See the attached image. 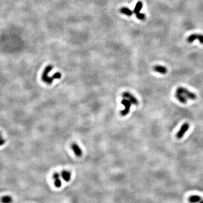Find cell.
I'll return each instance as SVG.
<instances>
[{"label":"cell","instance_id":"obj_1","mask_svg":"<svg viewBox=\"0 0 203 203\" xmlns=\"http://www.w3.org/2000/svg\"><path fill=\"white\" fill-rule=\"evenodd\" d=\"M174 96L177 100L182 104H186L189 100H195L197 98L195 93L183 87H178L175 90Z\"/></svg>","mask_w":203,"mask_h":203},{"label":"cell","instance_id":"obj_2","mask_svg":"<svg viewBox=\"0 0 203 203\" xmlns=\"http://www.w3.org/2000/svg\"><path fill=\"white\" fill-rule=\"evenodd\" d=\"M52 68H53L52 66L51 65L47 66L45 68L42 74V80L43 82H45V83L48 84V85H51L52 84V81H53V79H52V77H49L48 76L49 72L52 70Z\"/></svg>","mask_w":203,"mask_h":203},{"label":"cell","instance_id":"obj_3","mask_svg":"<svg viewBox=\"0 0 203 203\" xmlns=\"http://www.w3.org/2000/svg\"><path fill=\"white\" fill-rule=\"evenodd\" d=\"M189 128V123H185L182 125L180 126L179 130L176 134L175 137L178 139H182L184 136V135L186 133Z\"/></svg>","mask_w":203,"mask_h":203},{"label":"cell","instance_id":"obj_4","mask_svg":"<svg viewBox=\"0 0 203 203\" xmlns=\"http://www.w3.org/2000/svg\"><path fill=\"white\" fill-rule=\"evenodd\" d=\"M121 103L124 106L125 109L124 110L121 111L120 114H121V115L123 116H125L127 115L129 113L131 106H132V104L130 101H129L128 99H125V98L123 99V100H121Z\"/></svg>","mask_w":203,"mask_h":203},{"label":"cell","instance_id":"obj_5","mask_svg":"<svg viewBox=\"0 0 203 203\" xmlns=\"http://www.w3.org/2000/svg\"><path fill=\"white\" fill-rule=\"evenodd\" d=\"M122 95L124 97V98L128 99L129 101L132 103V104L136 105V106H137L138 104V101L137 99L134 96H133L132 94H130V93L128 92H125L123 93Z\"/></svg>","mask_w":203,"mask_h":203},{"label":"cell","instance_id":"obj_6","mask_svg":"<svg viewBox=\"0 0 203 203\" xmlns=\"http://www.w3.org/2000/svg\"><path fill=\"white\" fill-rule=\"evenodd\" d=\"M71 148L72 150H73V151L74 152L75 155L76 156H77V157H80V156H82V150L80 148V147L79 146V145H78L77 144L75 143H72L71 145Z\"/></svg>","mask_w":203,"mask_h":203},{"label":"cell","instance_id":"obj_7","mask_svg":"<svg viewBox=\"0 0 203 203\" xmlns=\"http://www.w3.org/2000/svg\"><path fill=\"white\" fill-rule=\"evenodd\" d=\"M52 178L54 180V184L57 188L61 187V181L60 179V175L58 173H55L52 175Z\"/></svg>","mask_w":203,"mask_h":203},{"label":"cell","instance_id":"obj_8","mask_svg":"<svg viewBox=\"0 0 203 203\" xmlns=\"http://www.w3.org/2000/svg\"><path fill=\"white\" fill-rule=\"evenodd\" d=\"M153 70L155 72H157V73H159L162 75L166 74L167 71H168V70H167L166 67H164V66L160 65H157L153 67Z\"/></svg>","mask_w":203,"mask_h":203},{"label":"cell","instance_id":"obj_9","mask_svg":"<svg viewBox=\"0 0 203 203\" xmlns=\"http://www.w3.org/2000/svg\"><path fill=\"white\" fill-rule=\"evenodd\" d=\"M61 176L66 182H69L71 179V173L67 170H63L61 171Z\"/></svg>","mask_w":203,"mask_h":203},{"label":"cell","instance_id":"obj_10","mask_svg":"<svg viewBox=\"0 0 203 203\" xmlns=\"http://www.w3.org/2000/svg\"><path fill=\"white\" fill-rule=\"evenodd\" d=\"M120 11L121 13L124 14L129 16H132L133 14V12L132 10H130L129 8H127V7H122V8L120 9Z\"/></svg>","mask_w":203,"mask_h":203},{"label":"cell","instance_id":"obj_11","mask_svg":"<svg viewBox=\"0 0 203 203\" xmlns=\"http://www.w3.org/2000/svg\"><path fill=\"white\" fill-rule=\"evenodd\" d=\"M189 201L191 203H198L201 200V198L199 196L194 195L189 198Z\"/></svg>","mask_w":203,"mask_h":203},{"label":"cell","instance_id":"obj_12","mask_svg":"<svg viewBox=\"0 0 203 203\" xmlns=\"http://www.w3.org/2000/svg\"><path fill=\"white\" fill-rule=\"evenodd\" d=\"M142 7H143L142 2H141V1L138 2L137 3L136 5H135L134 9V13L135 14H137L139 13L140 11L141 10V9H142Z\"/></svg>","mask_w":203,"mask_h":203},{"label":"cell","instance_id":"obj_13","mask_svg":"<svg viewBox=\"0 0 203 203\" xmlns=\"http://www.w3.org/2000/svg\"><path fill=\"white\" fill-rule=\"evenodd\" d=\"M1 201L2 203H11L13 201V198L10 196L6 195L1 198Z\"/></svg>","mask_w":203,"mask_h":203},{"label":"cell","instance_id":"obj_14","mask_svg":"<svg viewBox=\"0 0 203 203\" xmlns=\"http://www.w3.org/2000/svg\"><path fill=\"white\" fill-rule=\"evenodd\" d=\"M198 38V34H192L187 38V41L189 43H192Z\"/></svg>","mask_w":203,"mask_h":203},{"label":"cell","instance_id":"obj_15","mask_svg":"<svg viewBox=\"0 0 203 203\" xmlns=\"http://www.w3.org/2000/svg\"><path fill=\"white\" fill-rule=\"evenodd\" d=\"M136 16L138 19H140V20H144V19H145V18H146L145 14H144L140 13L137 14Z\"/></svg>","mask_w":203,"mask_h":203},{"label":"cell","instance_id":"obj_16","mask_svg":"<svg viewBox=\"0 0 203 203\" xmlns=\"http://www.w3.org/2000/svg\"><path fill=\"white\" fill-rule=\"evenodd\" d=\"M61 73H59V72H57V73H55V74L52 75V79L55 80V79H60L61 78Z\"/></svg>","mask_w":203,"mask_h":203},{"label":"cell","instance_id":"obj_17","mask_svg":"<svg viewBox=\"0 0 203 203\" xmlns=\"http://www.w3.org/2000/svg\"><path fill=\"white\" fill-rule=\"evenodd\" d=\"M5 142H6L5 139L4 138H3L2 133L0 132V146L4 145V144L5 143Z\"/></svg>","mask_w":203,"mask_h":203},{"label":"cell","instance_id":"obj_18","mask_svg":"<svg viewBox=\"0 0 203 203\" xmlns=\"http://www.w3.org/2000/svg\"><path fill=\"white\" fill-rule=\"evenodd\" d=\"M198 41L200 42V43L201 44H203V35L201 34H198Z\"/></svg>","mask_w":203,"mask_h":203},{"label":"cell","instance_id":"obj_19","mask_svg":"<svg viewBox=\"0 0 203 203\" xmlns=\"http://www.w3.org/2000/svg\"><path fill=\"white\" fill-rule=\"evenodd\" d=\"M199 203H203V201H200Z\"/></svg>","mask_w":203,"mask_h":203}]
</instances>
